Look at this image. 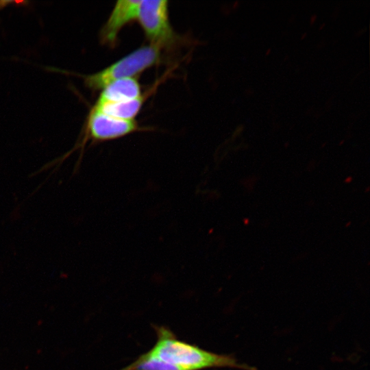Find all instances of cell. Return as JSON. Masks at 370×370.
<instances>
[{"label": "cell", "instance_id": "obj_1", "mask_svg": "<svg viewBox=\"0 0 370 370\" xmlns=\"http://www.w3.org/2000/svg\"><path fill=\"white\" fill-rule=\"evenodd\" d=\"M156 341L147 352L119 370H203L236 368L255 370L239 363L234 357L204 349L177 338L168 328L154 325Z\"/></svg>", "mask_w": 370, "mask_h": 370}, {"label": "cell", "instance_id": "obj_2", "mask_svg": "<svg viewBox=\"0 0 370 370\" xmlns=\"http://www.w3.org/2000/svg\"><path fill=\"white\" fill-rule=\"evenodd\" d=\"M161 50L153 45L143 46L126 55L104 69L85 77L86 86L94 90H102L114 81L133 77L157 64Z\"/></svg>", "mask_w": 370, "mask_h": 370}, {"label": "cell", "instance_id": "obj_3", "mask_svg": "<svg viewBox=\"0 0 370 370\" xmlns=\"http://www.w3.org/2000/svg\"><path fill=\"white\" fill-rule=\"evenodd\" d=\"M137 21L151 45L162 50L172 49L179 43V36L170 23L168 1H140Z\"/></svg>", "mask_w": 370, "mask_h": 370}, {"label": "cell", "instance_id": "obj_4", "mask_svg": "<svg viewBox=\"0 0 370 370\" xmlns=\"http://www.w3.org/2000/svg\"><path fill=\"white\" fill-rule=\"evenodd\" d=\"M139 130L135 120L117 119L92 109L87 121L86 139L96 142L114 140Z\"/></svg>", "mask_w": 370, "mask_h": 370}, {"label": "cell", "instance_id": "obj_5", "mask_svg": "<svg viewBox=\"0 0 370 370\" xmlns=\"http://www.w3.org/2000/svg\"><path fill=\"white\" fill-rule=\"evenodd\" d=\"M140 1H117L100 33L103 44L110 47L116 45L120 31L126 25L137 20Z\"/></svg>", "mask_w": 370, "mask_h": 370}, {"label": "cell", "instance_id": "obj_6", "mask_svg": "<svg viewBox=\"0 0 370 370\" xmlns=\"http://www.w3.org/2000/svg\"><path fill=\"white\" fill-rule=\"evenodd\" d=\"M141 96L140 85L134 77L120 79L108 84L101 90L97 99L103 102H120Z\"/></svg>", "mask_w": 370, "mask_h": 370}, {"label": "cell", "instance_id": "obj_7", "mask_svg": "<svg viewBox=\"0 0 370 370\" xmlns=\"http://www.w3.org/2000/svg\"><path fill=\"white\" fill-rule=\"evenodd\" d=\"M145 97L140 96L134 99L120 102L97 101L92 109L105 114L124 120H134L144 103Z\"/></svg>", "mask_w": 370, "mask_h": 370}, {"label": "cell", "instance_id": "obj_8", "mask_svg": "<svg viewBox=\"0 0 370 370\" xmlns=\"http://www.w3.org/2000/svg\"><path fill=\"white\" fill-rule=\"evenodd\" d=\"M317 18V16L316 15H312L311 17H310V24L312 25L314 21L316 20Z\"/></svg>", "mask_w": 370, "mask_h": 370}, {"label": "cell", "instance_id": "obj_9", "mask_svg": "<svg viewBox=\"0 0 370 370\" xmlns=\"http://www.w3.org/2000/svg\"><path fill=\"white\" fill-rule=\"evenodd\" d=\"M306 33H305V34L302 36V37H301L302 39H303L304 36V37L306 36Z\"/></svg>", "mask_w": 370, "mask_h": 370}, {"label": "cell", "instance_id": "obj_10", "mask_svg": "<svg viewBox=\"0 0 370 370\" xmlns=\"http://www.w3.org/2000/svg\"><path fill=\"white\" fill-rule=\"evenodd\" d=\"M269 51H270V49H269V50H268V51L266 53V54H268Z\"/></svg>", "mask_w": 370, "mask_h": 370}]
</instances>
